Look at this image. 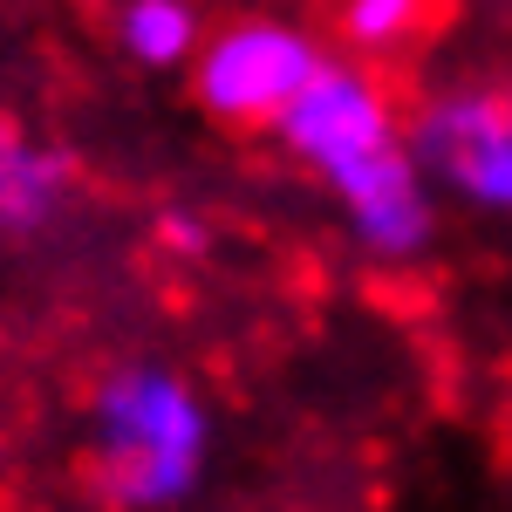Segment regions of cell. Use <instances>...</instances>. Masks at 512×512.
<instances>
[{"mask_svg": "<svg viewBox=\"0 0 512 512\" xmlns=\"http://www.w3.org/2000/svg\"><path fill=\"white\" fill-rule=\"evenodd\" d=\"M212 417L185 376L158 362H130L96 383L89 403V478L123 512L178 506L205 472Z\"/></svg>", "mask_w": 512, "mask_h": 512, "instance_id": "6da1fadb", "label": "cell"}, {"mask_svg": "<svg viewBox=\"0 0 512 512\" xmlns=\"http://www.w3.org/2000/svg\"><path fill=\"white\" fill-rule=\"evenodd\" d=\"M321 69H328V48L308 28L260 14V21H233V28L205 35L192 62V96L219 123H267L274 130Z\"/></svg>", "mask_w": 512, "mask_h": 512, "instance_id": "7a4b0ae2", "label": "cell"}, {"mask_svg": "<svg viewBox=\"0 0 512 512\" xmlns=\"http://www.w3.org/2000/svg\"><path fill=\"white\" fill-rule=\"evenodd\" d=\"M274 137L315 171L328 192H335L342 178H355V171H369L376 158H390V151L410 144V137L396 130L390 89L369 76L362 62H335V55H328V69L294 96V110L274 123Z\"/></svg>", "mask_w": 512, "mask_h": 512, "instance_id": "3957f363", "label": "cell"}, {"mask_svg": "<svg viewBox=\"0 0 512 512\" xmlns=\"http://www.w3.org/2000/svg\"><path fill=\"white\" fill-rule=\"evenodd\" d=\"M410 158L424 178L451 185L485 212H512V96L451 89L410 123Z\"/></svg>", "mask_w": 512, "mask_h": 512, "instance_id": "277c9868", "label": "cell"}, {"mask_svg": "<svg viewBox=\"0 0 512 512\" xmlns=\"http://www.w3.org/2000/svg\"><path fill=\"white\" fill-rule=\"evenodd\" d=\"M69 185H76V164L55 144H41L21 123L0 117V239L41 233L69 205Z\"/></svg>", "mask_w": 512, "mask_h": 512, "instance_id": "5b68a950", "label": "cell"}, {"mask_svg": "<svg viewBox=\"0 0 512 512\" xmlns=\"http://www.w3.org/2000/svg\"><path fill=\"white\" fill-rule=\"evenodd\" d=\"M123 48H130V62H144V69H185L198 62V14L185 0H130L117 21Z\"/></svg>", "mask_w": 512, "mask_h": 512, "instance_id": "8992f818", "label": "cell"}, {"mask_svg": "<svg viewBox=\"0 0 512 512\" xmlns=\"http://www.w3.org/2000/svg\"><path fill=\"white\" fill-rule=\"evenodd\" d=\"M437 0H342V41L362 55H390L431 28Z\"/></svg>", "mask_w": 512, "mask_h": 512, "instance_id": "52a82bcc", "label": "cell"}]
</instances>
